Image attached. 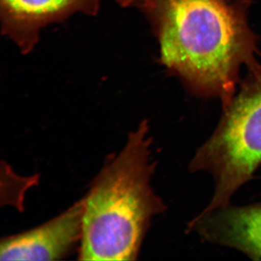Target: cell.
<instances>
[{"label":"cell","instance_id":"1","mask_svg":"<svg viewBox=\"0 0 261 261\" xmlns=\"http://www.w3.org/2000/svg\"><path fill=\"white\" fill-rule=\"evenodd\" d=\"M161 58L197 94L217 97L223 106L234 94L238 72L253 64L255 38L245 5L227 0H145Z\"/></svg>","mask_w":261,"mask_h":261},{"label":"cell","instance_id":"2","mask_svg":"<svg viewBox=\"0 0 261 261\" xmlns=\"http://www.w3.org/2000/svg\"><path fill=\"white\" fill-rule=\"evenodd\" d=\"M149 130L148 122H141L83 197L80 260H136L152 219L166 210L152 186Z\"/></svg>","mask_w":261,"mask_h":261},{"label":"cell","instance_id":"3","mask_svg":"<svg viewBox=\"0 0 261 261\" xmlns=\"http://www.w3.org/2000/svg\"><path fill=\"white\" fill-rule=\"evenodd\" d=\"M250 67L214 132L189 163L190 172L208 173L214 181L212 197L202 211L231 203L261 165V64Z\"/></svg>","mask_w":261,"mask_h":261},{"label":"cell","instance_id":"4","mask_svg":"<svg viewBox=\"0 0 261 261\" xmlns=\"http://www.w3.org/2000/svg\"><path fill=\"white\" fill-rule=\"evenodd\" d=\"M84 200L29 231L3 239L1 260H58L80 246L83 228Z\"/></svg>","mask_w":261,"mask_h":261},{"label":"cell","instance_id":"5","mask_svg":"<svg viewBox=\"0 0 261 261\" xmlns=\"http://www.w3.org/2000/svg\"><path fill=\"white\" fill-rule=\"evenodd\" d=\"M205 243L238 250L252 260H261V202L244 206L229 203L201 211L187 224Z\"/></svg>","mask_w":261,"mask_h":261},{"label":"cell","instance_id":"6","mask_svg":"<svg viewBox=\"0 0 261 261\" xmlns=\"http://www.w3.org/2000/svg\"><path fill=\"white\" fill-rule=\"evenodd\" d=\"M100 0H0L2 30L28 53L39 40L41 29L75 13L97 14Z\"/></svg>","mask_w":261,"mask_h":261},{"label":"cell","instance_id":"7","mask_svg":"<svg viewBox=\"0 0 261 261\" xmlns=\"http://www.w3.org/2000/svg\"><path fill=\"white\" fill-rule=\"evenodd\" d=\"M116 1L123 6H132V5L140 6L145 0H116Z\"/></svg>","mask_w":261,"mask_h":261}]
</instances>
